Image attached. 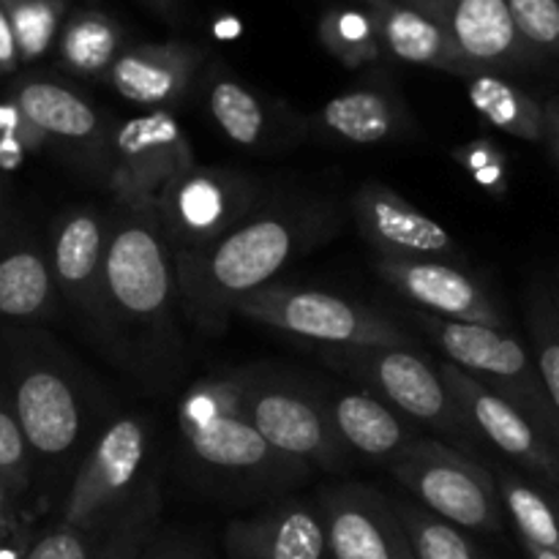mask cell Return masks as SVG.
Wrapping results in <instances>:
<instances>
[{
  "label": "cell",
  "instance_id": "obj_7",
  "mask_svg": "<svg viewBox=\"0 0 559 559\" xmlns=\"http://www.w3.org/2000/svg\"><path fill=\"white\" fill-rule=\"evenodd\" d=\"M175 289V257L153 207L123 205L104 249V300L129 322L167 314Z\"/></svg>",
  "mask_w": 559,
  "mask_h": 559
},
{
  "label": "cell",
  "instance_id": "obj_2",
  "mask_svg": "<svg viewBox=\"0 0 559 559\" xmlns=\"http://www.w3.org/2000/svg\"><path fill=\"white\" fill-rule=\"evenodd\" d=\"M240 374L205 377L189 388L178 409V429L186 451L205 469L229 478L284 484V475L304 473L306 464L273 451L243 409Z\"/></svg>",
  "mask_w": 559,
  "mask_h": 559
},
{
  "label": "cell",
  "instance_id": "obj_43",
  "mask_svg": "<svg viewBox=\"0 0 559 559\" xmlns=\"http://www.w3.org/2000/svg\"><path fill=\"white\" fill-rule=\"evenodd\" d=\"M524 546H527L530 557H533V559H559V555H557V551H549V549H540V546H533V544H524Z\"/></svg>",
  "mask_w": 559,
  "mask_h": 559
},
{
  "label": "cell",
  "instance_id": "obj_46",
  "mask_svg": "<svg viewBox=\"0 0 559 559\" xmlns=\"http://www.w3.org/2000/svg\"><path fill=\"white\" fill-rule=\"evenodd\" d=\"M551 284H555V293H557V300H559V271H557V276H555V282H551Z\"/></svg>",
  "mask_w": 559,
  "mask_h": 559
},
{
  "label": "cell",
  "instance_id": "obj_45",
  "mask_svg": "<svg viewBox=\"0 0 559 559\" xmlns=\"http://www.w3.org/2000/svg\"><path fill=\"white\" fill-rule=\"evenodd\" d=\"M3 222H5V216H3V200H0V246L5 243V238H3Z\"/></svg>",
  "mask_w": 559,
  "mask_h": 559
},
{
  "label": "cell",
  "instance_id": "obj_47",
  "mask_svg": "<svg viewBox=\"0 0 559 559\" xmlns=\"http://www.w3.org/2000/svg\"><path fill=\"white\" fill-rule=\"evenodd\" d=\"M551 500H555V506H557V511H559V489L555 491V495H551Z\"/></svg>",
  "mask_w": 559,
  "mask_h": 559
},
{
  "label": "cell",
  "instance_id": "obj_16",
  "mask_svg": "<svg viewBox=\"0 0 559 559\" xmlns=\"http://www.w3.org/2000/svg\"><path fill=\"white\" fill-rule=\"evenodd\" d=\"M377 273L409 306L442 320L508 328L506 311L489 298L478 278L442 260H374Z\"/></svg>",
  "mask_w": 559,
  "mask_h": 559
},
{
  "label": "cell",
  "instance_id": "obj_11",
  "mask_svg": "<svg viewBox=\"0 0 559 559\" xmlns=\"http://www.w3.org/2000/svg\"><path fill=\"white\" fill-rule=\"evenodd\" d=\"M194 153L167 109L120 123L112 151V189L129 207H153L178 175L194 167Z\"/></svg>",
  "mask_w": 559,
  "mask_h": 559
},
{
  "label": "cell",
  "instance_id": "obj_5",
  "mask_svg": "<svg viewBox=\"0 0 559 559\" xmlns=\"http://www.w3.org/2000/svg\"><path fill=\"white\" fill-rule=\"evenodd\" d=\"M322 358L333 369L369 388V393H374L415 426L442 431L462 448H475L480 442L456 399L442 382L440 369L413 347L325 349Z\"/></svg>",
  "mask_w": 559,
  "mask_h": 559
},
{
  "label": "cell",
  "instance_id": "obj_23",
  "mask_svg": "<svg viewBox=\"0 0 559 559\" xmlns=\"http://www.w3.org/2000/svg\"><path fill=\"white\" fill-rule=\"evenodd\" d=\"M11 102L47 140H60L69 145H91L102 140L104 129L96 107L71 87L52 80H25L14 91Z\"/></svg>",
  "mask_w": 559,
  "mask_h": 559
},
{
  "label": "cell",
  "instance_id": "obj_37",
  "mask_svg": "<svg viewBox=\"0 0 559 559\" xmlns=\"http://www.w3.org/2000/svg\"><path fill=\"white\" fill-rule=\"evenodd\" d=\"M25 559H93L91 533L58 524L27 549Z\"/></svg>",
  "mask_w": 559,
  "mask_h": 559
},
{
  "label": "cell",
  "instance_id": "obj_8",
  "mask_svg": "<svg viewBox=\"0 0 559 559\" xmlns=\"http://www.w3.org/2000/svg\"><path fill=\"white\" fill-rule=\"evenodd\" d=\"M243 409L262 440L293 462L333 469L347 456L320 393L246 371Z\"/></svg>",
  "mask_w": 559,
  "mask_h": 559
},
{
  "label": "cell",
  "instance_id": "obj_34",
  "mask_svg": "<svg viewBox=\"0 0 559 559\" xmlns=\"http://www.w3.org/2000/svg\"><path fill=\"white\" fill-rule=\"evenodd\" d=\"M519 36L538 58H559V0H506Z\"/></svg>",
  "mask_w": 559,
  "mask_h": 559
},
{
  "label": "cell",
  "instance_id": "obj_28",
  "mask_svg": "<svg viewBox=\"0 0 559 559\" xmlns=\"http://www.w3.org/2000/svg\"><path fill=\"white\" fill-rule=\"evenodd\" d=\"M495 480L500 502L511 513L524 544L540 546V549L559 555V511L551 495L535 489L533 484L508 473V469H497Z\"/></svg>",
  "mask_w": 559,
  "mask_h": 559
},
{
  "label": "cell",
  "instance_id": "obj_40",
  "mask_svg": "<svg viewBox=\"0 0 559 559\" xmlns=\"http://www.w3.org/2000/svg\"><path fill=\"white\" fill-rule=\"evenodd\" d=\"M544 118H546V134L544 142H549L551 153L559 162V96L544 104Z\"/></svg>",
  "mask_w": 559,
  "mask_h": 559
},
{
  "label": "cell",
  "instance_id": "obj_31",
  "mask_svg": "<svg viewBox=\"0 0 559 559\" xmlns=\"http://www.w3.org/2000/svg\"><path fill=\"white\" fill-rule=\"evenodd\" d=\"M207 109H211L213 120L218 129L233 140L235 145L257 147L265 140L267 131V115L260 98L240 85L233 76H218L207 91Z\"/></svg>",
  "mask_w": 559,
  "mask_h": 559
},
{
  "label": "cell",
  "instance_id": "obj_20",
  "mask_svg": "<svg viewBox=\"0 0 559 559\" xmlns=\"http://www.w3.org/2000/svg\"><path fill=\"white\" fill-rule=\"evenodd\" d=\"M202 52L189 44H134L120 49L109 82L126 102L140 107H167L189 87Z\"/></svg>",
  "mask_w": 559,
  "mask_h": 559
},
{
  "label": "cell",
  "instance_id": "obj_36",
  "mask_svg": "<svg viewBox=\"0 0 559 559\" xmlns=\"http://www.w3.org/2000/svg\"><path fill=\"white\" fill-rule=\"evenodd\" d=\"M47 136L22 115L14 102H0V173H16L27 153L41 151Z\"/></svg>",
  "mask_w": 559,
  "mask_h": 559
},
{
  "label": "cell",
  "instance_id": "obj_44",
  "mask_svg": "<svg viewBox=\"0 0 559 559\" xmlns=\"http://www.w3.org/2000/svg\"><path fill=\"white\" fill-rule=\"evenodd\" d=\"M216 33H218V36H222V38L238 36V22H224V25L216 27Z\"/></svg>",
  "mask_w": 559,
  "mask_h": 559
},
{
  "label": "cell",
  "instance_id": "obj_39",
  "mask_svg": "<svg viewBox=\"0 0 559 559\" xmlns=\"http://www.w3.org/2000/svg\"><path fill=\"white\" fill-rule=\"evenodd\" d=\"M16 66H20V52H16L14 31H11V22L0 3V74H11L16 71Z\"/></svg>",
  "mask_w": 559,
  "mask_h": 559
},
{
  "label": "cell",
  "instance_id": "obj_1",
  "mask_svg": "<svg viewBox=\"0 0 559 559\" xmlns=\"http://www.w3.org/2000/svg\"><path fill=\"white\" fill-rule=\"evenodd\" d=\"M317 235L320 216L314 213L249 216L205 249L175 251V282L202 325L222 328L240 300L273 284Z\"/></svg>",
  "mask_w": 559,
  "mask_h": 559
},
{
  "label": "cell",
  "instance_id": "obj_12",
  "mask_svg": "<svg viewBox=\"0 0 559 559\" xmlns=\"http://www.w3.org/2000/svg\"><path fill=\"white\" fill-rule=\"evenodd\" d=\"M437 369L480 442H489L502 456L516 462L524 473L535 475L551 489H559V451L522 409L448 360Z\"/></svg>",
  "mask_w": 559,
  "mask_h": 559
},
{
  "label": "cell",
  "instance_id": "obj_24",
  "mask_svg": "<svg viewBox=\"0 0 559 559\" xmlns=\"http://www.w3.org/2000/svg\"><path fill=\"white\" fill-rule=\"evenodd\" d=\"M322 134L353 145H377L391 140L404 126V109L391 91L355 87L331 98L317 115Z\"/></svg>",
  "mask_w": 559,
  "mask_h": 559
},
{
  "label": "cell",
  "instance_id": "obj_27",
  "mask_svg": "<svg viewBox=\"0 0 559 559\" xmlns=\"http://www.w3.org/2000/svg\"><path fill=\"white\" fill-rule=\"evenodd\" d=\"M58 58L63 69L74 74H102L112 69L115 58L120 55L123 31L112 16L102 11H76L63 22L58 36Z\"/></svg>",
  "mask_w": 559,
  "mask_h": 559
},
{
  "label": "cell",
  "instance_id": "obj_9",
  "mask_svg": "<svg viewBox=\"0 0 559 559\" xmlns=\"http://www.w3.org/2000/svg\"><path fill=\"white\" fill-rule=\"evenodd\" d=\"M147 462V429L140 418H118L102 431L93 451L82 462L60 524L96 533L134 497L136 480Z\"/></svg>",
  "mask_w": 559,
  "mask_h": 559
},
{
  "label": "cell",
  "instance_id": "obj_41",
  "mask_svg": "<svg viewBox=\"0 0 559 559\" xmlns=\"http://www.w3.org/2000/svg\"><path fill=\"white\" fill-rule=\"evenodd\" d=\"M14 500H16L14 491H11L9 486H5L3 480H0V527H3L5 516H9V508H11V502H14Z\"/></svg>",
  "mask_w": 559,
  "mask_h": 559
},
{
  "label": "cell",
  "instance_id": "obj_30",
  "mask_svg": "<svg viewBox=\"0 0 559 559\" xmlns=\"http://www.w3.org/2000/svg\"><path fill=\"white\" fill-rule=\"evenodd\" d=\"M391 506L407 533L415 559H489L467 535L418 502L391 497Z\"/></svg>",
  "mask_w": 559,
  "mask_h": 559
},
{
  "label": "cell",
  "instance_id": "obj_4",
  "mask_svg": "<svg viewBox=\"0 0 559 559\" xmlns=\"http://www.w3.org/2000/svg\"><path fill=\"white\" fill-rule=\"evenodd\" d=\"M235 311L273 331L322 344L325 349L415 347L413 336L382 311L320 289L267 284L240 300Z\"/></svg>",
  "mask_w": 559,
  "mask_h": 559
},
{
  "label": "cell",
  "instance_id": "obj_14",
  "mask_svg": "<svg viewBox=\"0 0 559 559\" xmlns=\"http://www.w3.org/2000/svg\"><path fill=\"white\" fill-rule=\"evenodd\" d=\"M435 16L473 74H502L546 63L519 36L506 0H407Z\"/></svg>",
  "mask_w": 559,
  "mask_h": 559
},
{
  "label": "cell",
  "instance_id": "obj_13",
  "mask_svg": "<svg viewBox=\"0 0 559 559\" xmlns=\"http://www.w3.org/2000/svg\"><path fill=\"white\" fill-rule=\"evenodd\" d=\"M11 409L31 456L63 459L82 437L80 393L63 369L47 360L22 358L11 369Z\"/></svg>",
  "mask_w": 559,
  "mask_h": 559
},
{
  "label": "cell",
  "instance_id": "obj_3",
  "mask_svg": "<svg viewBox=\"0 0 559 559\" xmlns=\"http://www.w3.org/2000/svg\"><path fill=\"white\" fill-rule=\"evenodd\" d=\"M413 320L418 322L420 331L435 338L437 347L448 355V364L459 366L469 377L508 399L513 407L522 409L559 451V418L555 404L546 393L533 353L524 347L522 338L513 336L508 328L442 320L418 309H413Z\"/></svg>",
  "mask_w": 559,
  "mask_h": 559
},
{
  "label": "cell",
  "instance_id": "obj_25",
  "mask_svg": "<svg viewBox=\"0 0 559 559\" xmlns=\"http://www.w3.org/2000/svg\"><path fill=\"white\" fill-rule=\"evenodd\" d=\"M55 278L36 246H0V320H36L52 306Z\"/></svg>",
  "mask_w": 559,
  "mask_h": 559
},
{
  "label": "cell",
  "instance_id": "obj_10",
  "mask_svg": "<svg viewBox=\"0 0 559 559\" xmlns=\"http://www.w3.org/2000/svg\"><path fill=\"white\" fill-rule=\"evenodd\" d=\"M254 186L229 169L191 167L156 200L158 222L175 251H197L249 218Z\"/></svg>",
  "mask_w": 559,
  "mask_h": 559
},
{
  "label": "cell",
  "instance_id": "obj_33",
  "mask_svg": "<svg viewBox=\"0 0 559 559\" xmlns=\"http://www.w3.org/2000/svg\"><path fill=\"white\" fill-rule=\"evenodd\" d=\"M320 41L344 66L374 63L382 52L369 11L336 9L325 14L320 22Z\"/></svg>",
  "mask_w": 559,
  "mask_h": 559
},
{
  "label": "cell",
  "instance_id": "obj_35",
  "mask_svg": "<svg viewBox=\"0 0 559 559\" xmlns=\"http://www.w3.org/2000/svg\"><path fill=\"white\" fill-rule=\"evenodd\" d=\"M31 448L11 404L0 396V480L20 497L31 484Z\"/></svg>",
  "mask_w": 559,
  "mask_h": 559
},
{
  "label": "cell",
  "instance_id": "obj_22",
  "mask_svg": "<svg viewBox=\"0 0 559 559\" xmlns=\"http://www.w3.org/2000/svg\"><path fill=\"white\" fill-rule=\"evenodd\" d=\"M328 413L347 453H360L374 462H396L420 437L413 420L399 415L369 391L338 393L328 404Z\"/></svg>",
  "mask_w": 559,
  "mask_h": 559
},
{
  "label": "cell",
  "instance_id": "obj_38",
  "mask_svg": "<svg viewBox=\"0 0 559 559\" xmlns=\"http://www.w3.org/2000/svg\"><path fill=\"white\" fill-rule=\"evenodd\" d=\"M456 158L464 164V167H467L469 175L478 173V169L491 167V164L506 162V158H502V153H500V147L491 145V142H486V140H478V142H469V145H464L462 151H456Z\"/></svg>",
  "mask_w": 559,
  "mask_h": 559
},
{
  "label": "cell",
  "instance_id": "obj_15",
  "mask_svg": "<svg viewBox=\"0 0 559 559\" xmlns=\"http://www.w3.org/2000/svg\"><path fill=\"white\" fill-rule=\"evenodd\" d=\"M328 555L333 559H415L391 497L364 484H344L320 500Z\"/></svg>",
  "mask_w": 559,
  "mask_h": 559
},
{
  "label": "cell",
  "instance_id": "obj_32",
  "mask_svg": "<svg viewBox=\"0 0 559 559\" xmlns=\"http://www.w3.org/2000/svg\"><path fill=\"white\" fill-rule=\"evenodd\" d=\"M14 31L20 63L44 58L66 22V0H0Z\"/></svg>",
  "mask_w": 559,
  "mask_h": 559
},
{
  "label": "cell",
  "instance_id": "obj_18",
  "mask_svg": "<svg viewBox=\"0 0 559 559\" xmlns=\"http://www.w3.org/2000/svg\"><path fill=\"white\" fill-rule=\"evenodd\" d=\"M109 224L96 211H74L52 235L49 267L60 293L85 314L107 311L104 300V249Z\"/></svg>",
  "mask_w": 559,
  "mask_h": 559
},
{
  "label": "cell",
  "instance_id": "obj_26",
  "mask_svg": "<svg viewBox=\"0 0 559 559\" xmlns=\"http://www.w3.org/2000/svg\"><path fill=\"white\" fill-rule=\"evenodd\" d=\"M467 96L475 112L484 115L495 129L524 142H544V102L513 85L502 74L467 76Z\"/></svg>",
  "mask_w": 559,
  "mask_h": 559
},
{
  "label": "cell",
  "instance_id": "obj_6",
  "mask_svg": "<svg viewBox=\"0 0 559 559\" xmlns=\"http://www.w3.org/2000/svg\"><path fill=\"white\" fill-rule=\"evenodd\" d=\"M393 478L435 516L459 530L500 533L502 502L491 469L440 440L418 437L396 462Z\"/></svg>",
  "mask_w": 559,
  "mask_h": 559
},
{
  "label": "cell",
  "instance_id": "obj_21",
  "mask_svg": "<svg viewBox=\"0 0 559 559\" xmlns=\"http://www.w3.org/2000/svg\"><path fill=\"white\" fill-rule=\"evenodd\" d=\"M371 25H374L380 49L393 55L402 63L429 66L456 76H473L469 66L453 47L445 27L407 0H380L369 5Z\"/></svg>",
  "mask_w": 559,
  "mask_h": 559
},
{
  "label": "cell",
  "instance_id": "obj_19",
  "mask_svg": "<svg viewBox=\"0 0 559 559\" xmlns=\"http://www.w3.org/2000/svg\"><path fill=\"white\" fill-rule=\"evenodd\" d=\"M227 546L235 559H325L328 555L322 513L298 500L233 522Z\"/></svg>",
  "mask_w": 559,
  "mask_h": 559
},
{
  "label": "cell",
  "instance_id": "obj_17",
  "mask_svg": "<svg viewBox=\"0 0 559 559\" xmlns=\"http://www.w3.org/2000/svg\"><path fill=\"white\" fill-rule=\"evenodd\" d=\"M353 216L382 260H442L456 251L445 227L388 186H360L353 197Z\"/></svg>",
  "mask_w": 559,
  "mask_h": 559
},
{
  "label": "cell",
  "instance_id": "obj_29",
  "mask_svg": "<svg viewBox=\"0 0 559 559\" xmlns=\"http://www.w3.org/2000/svg\"><path fill=\"white\" fill-rule=\"evenodd\" d=\"M524 314H527L530 344H533L530 353L559 418V300L555 284L535 278L527 289Z\"/></svg>",
  "mask_w": 559,
  "mask_h": 559
},
{
  "label": "cell",
  "instance_id": "obj_42",
  "mask_svg": "<svg viewBox=\"0 0 559 559\" xmlns=\"http://www.w3.org/2000/svg\"><path fill=\"white\" fill-rule=\"evenodd\" d=\"M145 3H151L164 16H175V11H178V0H145Z\"/></svg>",
  "mask_w": 559,
  "mask_h": 559
}]
</instances>
